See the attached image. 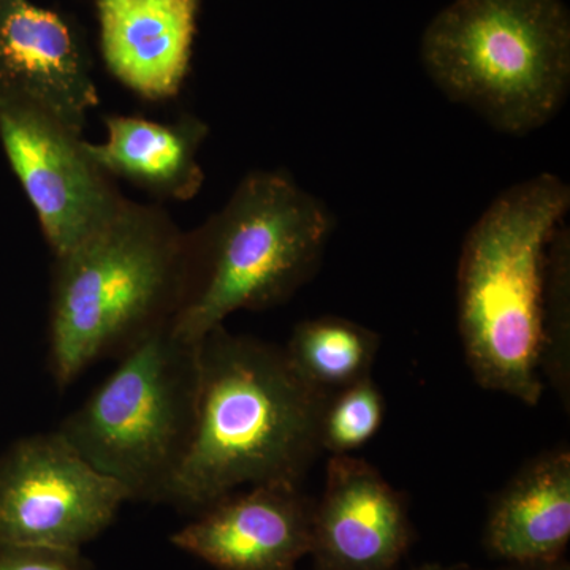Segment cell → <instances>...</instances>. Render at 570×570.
Listing matches in <instances>:
<instances>
[{"label":"cell","mask_w":570,"mask_h":570,"mask_svg":"<svg viewBox=\"0 0 570 570\" xmlns=\"http://www.w3.org/2000/svg\"><path fill=\"white\" fill-rule=\"evenodd\" d=\"M466 569V566L464 564H456V566H442L439 564V562H428V564L419 566V568L412 569V570H464Z\"/></svg>","instance_id":"cell-20"},{"label":"cell","mask_w":570,"mask_h":570,"mask_svg":"<svg viewBox=\"0 0 570 570\" xmlns=\"http://www.w3.org/2000/svg\"><path fill=\"white\" fill-rule=\"evenodd\" d=\"M412 538L403 493L367 461L332 455L314 504L309 554L317 570H395Z\"/></svg>","instance_id":"cell-10"},{"label":"cell","mask_w":570,"mask_h":570,"mask_svg":"<svg viewBox=\"0 0 570 570\" xmlns=\"http://www.w3.org/2000/svg\"><path fill=\"white\" fill-rule=\"evenodd\" d=\"M0 145L52 257L96 234L127 202L86 153L81 134L39 105L0 94Z\"/></svg>","instance_id":"cell-8"},{"label":"cell","mask_w":570,"mask_h":570,"mask_svg":"<svg viewBox=\"0 0 570 570\" xmlns=\"http://www.w3.org/2000/svg\"><path fill=\"white\" fill-rule=\"evenodd\" d=\"M202 0H96L100 52L127 89L160 102L181 91Z\"/></svg>","instance_id":"cell-12"},{"label":"cell","mask_w":570,"mask_h":570,"mask_svg":"<svg viewBox=\"0 0 570 570\" xmlns=\"http://www.w3.org/2000/svg\"><path fill=\"white\" fill-rule=\"evenodd\" d=\"M562 224L547 255L543 347L540 370L569 411L570 406V242Z\"/></svg>","instance_id":"cell-16"},{"label":"cell","mask_w":570,"mask_h":570,"mask_svg":"<svg viewBox=\"0 0 570 570\" xmlns=\"http://www.w3.org/2000/svg\"><path fill=\"white\" fill-rule=\"evenodd\" d=\"M314 504L292 483L250 487L202 510L171 542L217 570H294L311 551Z\"/></svg>","instance_id":"cell-11"},{"label":"cell","mask_w":570,"mask_h":570,"mask_svg":"<svg viewBox=\"0 0 570 570\" xmlns=\"http://www.w3.org/2000/svg\"><path fill=\"white\" fill-rule=\"evenodd\" d=\"M335 225L325 202L288 171H250L219 212L187 232L175 332L200 343L238 311L288 302L316 276Z\"/></svg>","instance_id":"cell-4"},{"label":"cell","mask_w":570,"mask_h":570,"mask_svg":"<svg viewBox=\"0 0 570 570\" xmlns=\"http://www.w3.org/2000/svg\"><path fill=\"white\" fill-rule=\"evenodd\" d=\"M200 396V343L171 322L142 337L58 433L129 501L170 504L193 444Z\"/></svg>","instance_id":"cell-6"},{"label":"cell","mask_w":570,"mask_h":570,"mask_svg":"<svg viewBox=\"0 0 570 570\" xmlns=\"http://www.w3.org/2000/svg\"><path fill=\"white\" fill-rule=\"evenodd\" d=\"M570 540V452L550 450L520 469L491 502L483 543L505 562L562 560Z\"/></svg>","instance_id":"cell-13"},{"label":"cell","mask_w":570,"mask_h":570,"mask_svg":"<svg viewBox=\"0 0 570 570\" xmlns=\"http://www.w3.org/2000/svg\"><path fill=\"white\" fill-rule=\"evenodd\" d=\"M186 245L187 232L165 209L127 200L110 223L55 257L48 363L59 389L171 322Z\"/></svg>","instance_id":"cell-3"},{"label":"cell","mask_w":570,"mask_h":570,"mask_svg":"<svg viewBox=\"0 0 570 570\" xmlns=\"http://www.w3.org/2000/svg\"><path fill=\"white\" fill-rule=\"evenodd\" d=\"M129 494L58 433L32 434L0 456V546L80 551Z\"/></svg>","instance_id":"cell-7"},{"label":"cell","mask_w":570,"mask_h":570,"mask_svg":"<svg viewBox=\"0 0 570 570\" xmlns=\"http://www.w3.org/2000/svg\"><path fill=\"white\" fill-rule=\"evenodd\" d=\"M0 570H91L80 551L0 546Z\"/></svg>","instance_id":"cell-18"},{"label":"cell","mask_w":570,"mask_h":570,"mask_svg":"<svg viewBox=\"0 0 570 570\" xmlns=\"http://www.w3.org/2000/svg\"><path fill=\"white\" fill-rule=\"evenodd\" d=\"M379 346L381 336L367 326L322 316L299 322L284 351L309 384L335 393L371 377Z\"/></svg>","instance_id":"cell-15"},{"label":"cell","mask_w":570,"mask_h":570,"mask_svg":"<svg viewBox=\"0 0 570 570\" xmlns=\"http://www.w3.org/2000/svg\"><path fill=\"white\" fill-rule=\"evenodd\" d=\"M385 417V400L373 377L330 395L322 417V450L351 455L376 436Z\"/></svg>","instance_id":"cell-17"},{"label":"cell","mask_w":570,"mask_h":570,"mask_svg":"<svg viewBox=\"0 0 570 570\" xmlns=\"http://www.w3.org/2000/svg\"><path fill=\"white\" fill-rule=\"evenodd\" d=\"M497 570H570V564L562 558V560L551 562H527V564H520V562H508L504 568Z\"/></svg>","instance_id":"cell-19"},{"label":"cell","mask_w":570,"mask_h":570,"mask_svg":"<svg viewBox=\"0 0 570 570\" xmlns=\"http://www.w3.org/2000/svg\"><path fill=\"white\" fill-rule=\"evenodd\" d=\"M569 208L564 179L532 176L499 194L461 247L456 296L468 365L483 389L528 406L543 393L547 255Z\"/></svg>","instance_id":"cell-2"},{"label":"cell","mask_w":570,"mask_h":570,"mask_svg":"<svg viewBox=\"0 0 570 570\" xmlns=\"http://www.w3.org/2000/svg\"><path fill=\"white\" fill-rule=\"evenodd\" d=\"M420 59L430 80L498 132L553 121L570 91L564 0H452L428 22Z\"/></svg>","instance_id":"cell-5"},{"label":"cell","mask_w":570,"mask_h":570,"mask_svg":"<svg viewBox=\"0 0 570 570\" xmlns=\"http://www.w3.org/2000/svg\"><path fill=\"white\" fill-rule=\"evenodd\" d=\"M0 94L39 105L82 134L100 97L75 22L32 0H0Z\"/></svg>","instance_id":"cell-9"},{"label":"cell","mask_w":570,"mask_h":570,"mask_svg":"<svg viewBox=\"0 0 570 570\" xmlns=\"http://www.w3.org/2000/svg\"><path fill=\"white\" fill-rule=\"evenodd\" d=\"M330 395L284 347L216 326L200 341L197 425L170 504L202 512L243 485H299L324 452Z\"/></svg>","instance_id":"cell-1"},{"label":"cell","mask_w":570,"mask_h":570,"mask_svg":"<svg viewBox=\"0 0 570 570\" xmlns=\"http://www.w3.org/2000/svg\"><path fill=\"white\" fill-rule=\"evenodd\" d=\"M105 126L107 140H85L86 153L104 174L168 200L189 202L200 193L205 174L198 153L209 134L200 118L184 115L175 122H157L111 115Z\"/></svg>","instance_id":"cell-14"}]
</instances>
